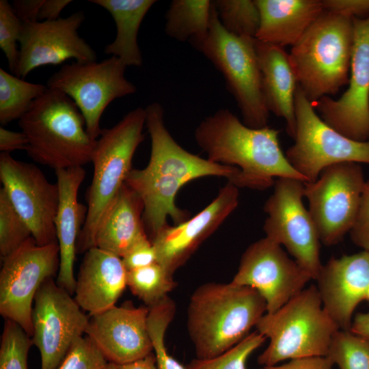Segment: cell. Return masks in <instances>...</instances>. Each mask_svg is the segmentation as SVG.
I'll return each mask as SVG.
<instances>
[{"label": "cell", "instance_id": "obj_1", "mask_svg": "<svg viewBox=\"0 0 369 369\" xmlns=\"http://www.w3.org/2000/svg\"><path fill=\"white\" fill-rule=\"evenodd\" d=\"M146 126L151 140L150 159L143 169H132L125 184L141 198L143 223L152 238L170 217L175 225L189 219V213L177 206L176 196L187 182L205 176L224 177L233 182L239 169L213 163L193 154L173 138L164 122V110L156 102L145 108Z\"/></svg>", "mask_w": 369, "mask_h": 369}, {"label": "cell", "instance_id": "obj_2", "mask_svg": "<svg viewBox=\"0 0 369 369\" xmlns=\"http://www.w3.org/2000/svg\"><path fill=\"white\" fill-rule=\"evenodd\" d=\"M279 131L269 126L251 128L230 110L221 109L207 116L194 133L198 146L209 161L239 169L237 187L265 190L275 180L305 178L290 165L279 142Z\"/></svg>", "mask_w": 369, "mask_h": 369}, {"label": "cell", "instance_id": "obj_3", "mask_svg": "<svg viewBox=\"0 0 369 369\" xmlns=\"http://www.w3.org/2000/svg\"><path fill=\"white\" fill-rule=\"evenodd\" d=\"M266 312L255 289L230 283L208 282L192 293L187 329L198 359H209L230 349L250 333Z\"/></svg>", "mask_w": 369, "mask_h": 369}, {"label": "cell", "instance_id": "obj_4", "mask_svg": "<svg viewBox=\"0 0 369 369\" xmlns=\"http://www.w3.org/2000/svg\"><path fill=\"white\" fill-rule=\"evenodd\" d=\"M18 126L28 139L27 154L38 163L56 171L92 161L96 139L88 134L76 104L59 90L47 87Z\"/></svg>", "mask_w": 369, "mask_h": 369}, {"label": "cell", "instance_id": "obj_5", "mask_svg": "<svg viewBox=\"0 0 369 369\" xmlns=\"http://www.w3.org/2000/svg\"><path fill=\"white\" fill-rule=\"evenodd\" d=\"M353 45V18L325 10L292 46L298 86L312 103L348 84Z\"/></svg>", "mask_w": 369, "mask_h": 369}, {"label": "cell", "instance_id": "obj_6", "mask_svg": "<svg viewBox=\"0 0 369 369\" xmlns=\"http://www.w3.org/2000/svg\"><path fill=\"white\" fill-rule=\"evenodd\" d=\"M256 330L269 340L258 362L273 366L293 359L326 357L340 329L323 306L316 286L305 288L276 311L266 312Z\"/></svg>", "mask_w": 369, "mask_h": 369}, {"label": "cell", "instance_id": "obj_7", "mask_svg": "<svg viewBox=\"0 0 369 369\" xmlns=\"http://www.w3.org/2000/svg\"><path fill=\"white\" fill-rule=\"evenodd\" d=\"M145 126L146 111L139 107L112 127L102 129L92 158L93 176L87 193L86 217L77 251L85 252L94 247L98 225L132 170L133 156L144 139Z\"/></svg>", "mask_w": 369, "mask_h": 369}, {"label": "cell", "instance_id": "obj_8", "mask_svg": "<svg viewBox=\"0 0 369 369\" xmlns=\"http://www.w3.org/2000/svg\"><path fill=\"white\" fill-rule=\"evenodd\" d=\"M255 40L228 32L213 5L207 34L190 43L223 74L227 90L241 111L243 123L260 128L267 126L269 111L263 95Z\"/></svg>", "mask_w": 369, "mask_h": 369}, {"label": "cell", "instance_id": "obj_9", "mask_svg": "<svg viewBox=\"0 0 369 369\" xmlns=\"http://www.w3.org/2000/svg\"><path fill=\"white\" fill-rule=\"evenodd\" d=\"M295 143L286 156L305 182L318 179L327 167L341 163L369 164V140L359 141L336 131L319 117L312 102L297 87Z\"/></svg>", "mask_w": 369, "mask_h": 369}, {"label": "cell", "instance_id": "obj_10", "mask_svg": "<svg viewBox=\"0 0 369 369\" xmlns=\"http://www.w3.org/2000/svg\"><path fill=\"white\" fill-rule=\"evenodd\" d=\"M126 66L111 56L101 62H74L64 64L46 82L49 89L59 90L76 104L90 136L97 139L102 131L100 119L114 100L136 92L135 85L125 77Z\"/></svg>", "mask_w": 369, "mask_h": 369}, {"label": "cell", "instance_id": "obj_11", "mask_svg": "<svg viewBox=\"0 0 369 369\" xmlns=\"http://www.w3.org/2000/svg\"><path fill=\"white\" fill-rule=\"evenodd\" d=\"M305 182L290 178L275 180L273 191L264 205L267 217L266 237L284 246L293 259L316 279L323 266L320 240L304 197Z\"/></svg>", "mask_w": 369, "mask_h": 369}, {"label": "cell", "instance_id": "obj_12", "mask_svg": "<svg viewBox=\"0 0 369 369\" xmlns=\"http://www.w3.org/2000/svg\"><path fill=\"white\" fill-rule=\"evenodd\" d=\"M365 183L361 166L353 162L331 165L314 182H305L304 197L321 243L337 245L350 232Z\"/></svg>", "mask_w": 369, "mask_h": 369}, {"label": "cell", "instance_id": "obj_13", "mask_svg": "<svg viewBox=\"0 0 369 369\" xmlns=\"http://www.w3.org/2000/svg\"><path fill=\"white\" fill-rule=\"evenodd\" d=\"M2 260L0 314L5 320L16 323L31 337L36 292L59 271L58 244L39 245L31 237Z\"/></svg>", "mask_w": 369, "mask_h": 369}, {"label": "cell", "instance_id": "obj_14", "mask_svg": "<svg viewBox=\"0 0 369 369\" xmlns=\"http://www.w3.org/2000/svg\"><path fill=\"white\" fill-rule=\"evenodd\" d=\"M90 318L53 277L40 287L32 310L31 340L39 350L41 369H57L74 341L85 333Z\"/></svg>", "mask_w": 369, "mask_h": 369}, {"label": "cell", "instance_id": "obj_15", "mask_svg": "<svg viewBox=\"0 0 369 369\" xmlns=\"http://www.w3.org/2000/svg\"><path fill=\"white\" fill-rule=\"evenodd\" d=\"M0 180L11 203L39 245L57 243L55 217L59 191L38 167L1 152Z\"/></svg>", "mask_w": 369, "mask_h": 369}, {"label": "cell", "instance_id": "obj_16", "mask_svg": "<svg viewBox=\"0 0 369 369\" xmlns=\"http://www.w3.org/2000/svg\"><path fill=\"white\" fill-rule=\"evenodd\" d=\"M312 279L280 245L265 236L246 249L231 282L257 290L266 302V312L271 313L302 291Z\"/></svg>", "mask_w": 369, "mask_h": 369}, {"label": "cell", "instance_id": "obj_17", "mask_svg": "<svg viewBox=\"0 0 369 369\" xmlns=\"http://www.w3.org/2000/svg\"><path fill=\"white\" fill-rule=\"evenodd\" d=\"M354 45L348 87L337 100L326 96L312 103L320 118L341 134L369 140V17L353 18Z\"/></svg>", "mask_w": 369, "mask_h": 369}, {"label": "cell", "instance_id": "obj_18", "mask_svg": "<svg viewBox=\"0 0 369 369\" xmlns=\"http://www.w3.org/2000/svg\"><path fill=\"white\" fill-rule=\"evenodd\" d=\"M84 19L83 12L79 11L55 20L23 23L15 75L25 78L40 66L57 65L70 59L96 61L95 51L78 33Z\"/></svg>", "mask_w": 369, "mask_h": 369}, {"label": "cell", "instance_id": "obj_19", "mask_svg": "<svg viewBox=\"0 0 369 369\" xmlns=\"http://www.w3.org/2000/svg\"><path fill=\"white\" fill-rule=\"evenodd\" d=\"M238 202V187L228 181L217 197L194 217L165 227L151 240L156 262L173 275L234 212Z\"/></svg>", "mask_w": 369, "mask_h": 369}, {"label": "cell", "instance_id": "obj_20", "mask_svg": "<svg viewBox=\"0 0 369 369\" xmlns=\"http://www.w3.org/2000/svg\"><path fill=\"white\" fill-rule=\"evenodd\" d=\"M149 308L126 303L91 316L85 335L109 362L124 365L153 352L148 330Z\"/></svg>", "mask_w": 369, "mask_h": 369}, {"label": "cell", "instance_id": "obj_21", "mask_svg": "<svg viewBox=\"0 0 369 369\" xmlns=\"http://www.w3.org/2000/svg\"><path fill=\"white\" fill-rule=\"evenodd\" d=\"M325 311L342 330H350L353 313L369 290V251L332 256L316 279Z\"/></svg>", "mask_w": 369, "mask_h": 369}, {"label": "cell", "instance_id": "obj_22", "mask_svg": "<svg viewBox=\"0 0 369 369\" xmlns=\"http://www.w3.org/2000/svg\"><path fill=\"white\" fill-rule=\"evenodd\" d=\"M55 174L59 198L55 226L60 258L56 283L72 295L76 287L77 245L87 213L78 201V193L86 173L83 167H76L56 170Z\"/></svg>", "mask_w": 369, "mask_h": 369}, {"label": "cell", "instance_id": "obj_23", "mask_svg": "<svg viewBox=\"0 0 369 369\" xmlns=\"http://www.w3.org/2000/svg\"><path fill=\"white\" fill-rule=\"evenodd\" d=\"M127 270L122 258L96 247L85 252L76 279L74 299L90 316L115 305L124 290Z\"/></svg>", "mask_w": 369, "mask_h": 369}, {"label": "cell", "instance_id": "obj_24", "mask_svg": "<svg viewBox=\"0 0 369 369\" xmlns=\"http://www.w3.org/2000/svg\"><path fill=\"white\" fill-rule=\"evenodd\" d=\"M262 92L268 110L284 119L288 135L296 131L295 95L297 81L289 53L283 47L255 40Z\"/></svg>", "mask_w": 369, "mask_h": 369}, {"label": "cell", "instance_id": "obj_25", "mask_svg": "<svg viewBox=\"0 0 369 369\" xmlns=\"http://www.w3.org/2000/svg\"><path fill=\"white\" fill-rule=\"evenodd\" d=\"M260 13L256 40L284 47L295 44L325 12L321 0H254Z\"/></svg>", "mask_w": 369, "mask_h": 369}, {"label": "cell", "instance_id": "obj_26", "mask_svg": "<svg viewBox=\"0 0 369 369\" xmlns=\"http://www.w3.org/2000/svg\"><path fill=\"white\" fill-rule=\"evenodd\" d=\"M144 204L126 184L103 215L96 231L94 247L122 258L144 235Z\"/></svg>", "mask_w": 369, "mask_h": 369}, {"label": "cell", "instance_id": "obj_27", "mask_svg": "<svg viewBox=\"0 0 369 369\" xmlns=\"http://www.w3.org/2000/svg\"><path fill=\"white\" fill-rule=\"evenodd\" d=\"M107 10L116 27L114 40L105 48V53L121 59L126 66L139 67L143 59L137 43L140 25L155 0H91Z\"/></svg>", "mask_w": 369, "mask_h": 369}, {"label": "cell", "instance_id": "obj_28", "mask_svg": "<svg viewBox=\"0 0 369 369\" xmlns=\"http://www.w3.org/2000/svg\"><path fill=\"white\" fill-rule=\"evenodd\" d=\"M213 9V1H172L165 14L166 34L179 42L203 38L210 27Z\"/></svg>", "mask_w": 369, "mask_h": 369}, {"label": "cell", "instance_id": "obj_29", "mask_svg": "<svg viewBox=\"0 0 369 369\" xmlns=\"http://www.w3.org/2000/svg\"><path fill=\"white\" fill-rule=\"evenodd\" d=\"M46 89V85L26 81L1 68L0 124L19 120Z\"/></svg>", "mask_w": 369, "mask_h": 369}, {"label": "cell", "instance_id": "obj_30", "mask_svg": "<svg viewBox=\"0 0 369 369\" xmlns=\"http://www.w3.org/2000/svg\"><path fill=\"white\" fill-rule=\"evenodd\" d=\"M126 284L146 307L156 304L176 286L173 275L159 263L127 271Z\"/></svg>", "mask_w": 369, "mask_h": 369}, {"label": "cell", "instance_id": "obj_31", "mask_svg": "<svg viewBox=\"0 0 369 369\" xmlns=\"http://www.w3.org/2000/svg\"><path fill=\"white\" fill-rule=\"evenodd\" d=\"M175 313L176 304L168 296L149 308L148 330L157 369H187L168 353L165 344V335Z\"/></svg>", "mask_w": 369, "mask_h": 369}, {"label": "cell", "instance_id": "obj_32", "mask_svg": "<svg viewBox=\"0 0 369 369\" xmlns=\"http://www.w3.org/2000/svg\"><path fill=\"white\" fill-rule=\"evenodd\" d=\"M213 3L221 24L228 32L256 39L260 13L254 0H217Z\"/></svg>", "mask_w": 369, "mask_h": 369}, {"label": "cell", "instance_id": "obj_33", "mask_svg": "<svg viewBox=\"0 0 369 369\" xmlns=\"http://www.w3.org/2000/svg\"><path fill=\"white\" fill-rule=\"evenodd\" d=\"M340 369H369V342L350 330H338L326 355Z\"/></svg>", "mask_w": 369, "mask_h": 369}, {"label": "cell", "instance_id": "obj_34", "mask_svg": "<svg viewBox=\"0 0 369 369\" xmlns=\"http://www.w3.org/2000/svg\"><path fill=\"white\" fill-rule=\"evenodd\" d=\"M32 237L31 230L11 203L3 188L0 189V255L1 260Z\"/></svg>", "mask_w": 369, "mask_h": 369}, {"label": "cell", "instance_id": "obj_35", "mask_svg": "<svg viewBox=\"0 0 369 369\" xmlns=\"http://www.w3.org/2000/svg\"><path fill=\"white\" fill-rule=\"evenodd\" d=\"M257 330L222 354L209 359H193L187 369H247L249 356L266 340Z\"/></svg>", "mask_w": 369, "mask_h": 369}, {"label": "cell", "instance_id": "obj_36", "mask_svg": "<svg viewBox=\"0 0 369 369\" xmlns=\"http://www.w3.org/2000/svg\"><path fill=\"white\" fill-rule=\"evenodd\" d=\"M33 344L30 336L16 323L5 320L0 344V369H27Z\"/></svg>", "mask_w": 369, "mask_h": 369}, {"label": "cell", "instance_id": "obj_37", "mask_svg": "<svg viewBox=\"0 0 369 369\" xmlns=\"http://www.w3.org/2000/svg\"><path fill=\"white\" fill-rule=\"evenodd\" d=\"M22 21L15 14L12 5L6 0L0 1V48L5 54L10 71L17 70Z\"/></svg>", "mask_w": 369, "mask_h": 369}, {"label": "cell", "instance_id": "obj_38", "mask_svg": "<svg viewBox=\"0 0 369 369\" xmlns=\"http://www.w3.org/2000/svg\"><path fill=\"white\" fill-rule=\"evenodd\" d=\"M109 361L87 336L77 339L57 369H107Z\"/></svg>", "mask_w": 369, "mask_h": 369}, {"label": "cell", "instance_id": "obj_39", "mask_svg": "<svg viewBox=\"0 0 369 369\" xmlns=\"http://www.w3.org/2000/svg\"><path fill=\"white\" fill-rule=\"evenodd\" d=\"M349 234L356 246L369 251V179L366 181L356 218Z\"/></svg>", "mask_w": 369, "mask_h": 369}, {"label": "cell", "instance_id": "obj_40", "mask_svg": "<svg viewBox=\"0 0 369 369\" xmlns=\"http://www.w3.org/2000/svg\"><path fill=\"white\" fill-rule=\"evenodd\" d=\"M121 258L128 271L156 262V254L152 241L145 234Z\"/></svg>", "mask_w": 369, "mask_h": 369}, {"label": "cell", "instance_id": "obj_41", "mask_svg": "<svg viewBox=\"0 0 369 369\" xmlns=\"http://www.w3.org/2000/svg\"><path fill=\"white\" fill-rule=\"evenodd\" d=\"M325 11L351 18L369 17V0H321Z\"/></svg>", "mask_w": 369, "mask_h": 369}, {"label": "cell", "instance_id": "obj_42", "mask_svg": "<svg viewBox=\"0 0 369 369\" xmlns=\"http://www.w3.org/2000/svg\"><path fill=\"white\" fill-rule=\"evenodd\" d=\"M333 364L326 357L290 359L281 365L262 366L258 369H332Z\"/></svg>", "mask_w": 369, "mask_h": 369}, {"label": "cell", "instance_id": "obj_43", "mask_svg": "<svg viewBox=\"0 0 369 369\" xmlns=\"http://www.w3.org/2000/svg\"><path fill=\"white\" fill-rule=\"evenodd\" d=\"M28 139L23 132L8 130L3 126L0 127V151L10 153L17 150H26Z\"/></svg>", "mask_w": 369, "mask_h": 369}, {"label": "cell", "instance_id": "obj_44", "mask_svg": "<svg viewBox=\"0 0 369 369\" xmlns=\"http://www.w3.org/2000/svg\"><path fill=\"white\" fill-rule=\"evenodd\" d=\"M44 0H14L12 8L22 23L38 21V14Z\"/></svg>", "mask_w": 369, "mask_h": 369}, {"label": "cell", "instance_id": "obj_45", "mask_svg": "<svg viewBox=\"0 0 369 369\" xmlns=\"http://www.w3.org/2000/svg\"><path fill=\"white\" fill-rule=\"evenodd\" d=\"M72 1L44 0L38 14V21L55 20L59 18L63 10Z\"/></svg>", "mask_w": 369, "mask_h": 369}, {"label": "cell", "instance_id": "obj_46", "mask_svg": "<svg viewBox=\"0 0 369 369\" xmlns=\"http://www.w3.org/2000/svg\"><path fill=\"white\" fill-rule=\"evenodd\" d=\"M350 331L369 342V310L353 316Z\"/></svg>", "mask_w": 369, "mask_h": 369}, {"label": "cell", "instance_id": "obj_47", "mask_svg": "<svg viewBox=\"0 0 369 369\" xmlns=\"http://www.w3.org/2000/svg\"><path fill=\"white\" fill-rule=\"evenodd\" d=\"M122 369H157L155 355L152 352L144 358L122 365Z\"/></svg>", "mask_w": 369, "mask_h": 369}, {"label": "cell", "instance_id": "obj_48", "mask_svg": "<svg viewBox=\"0 0 369 369\" xmlns=\"http://www.w3.org/2000/svg\"><path fill=\"white\" fill-rule=\"evenodd\" d=\"M107 369H122V365L109 362Z\"/></svg>", "mask_w": 369, "mask_h": 369}]
</instances>
